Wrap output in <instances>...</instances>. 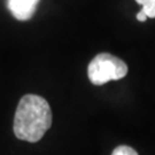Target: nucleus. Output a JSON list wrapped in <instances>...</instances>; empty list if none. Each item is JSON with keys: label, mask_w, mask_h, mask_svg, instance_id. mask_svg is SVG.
<instances>
[{"label": "nucleus", "mask_w": 155, "mask_h": 155, "mask_svg": "<svg viewBox=\"0 0 155 155\" xmlns=\"http://www.w3.org/2000/svg\"><path fill=\"white\" fill-rule=\"evenodd\" d=\"M48 102L36 94H25L20 100L14 117V133L20 140L37 143L52 125Z\"/></svg>", "instance_id": "obj_1"}, {"label": "nucleus", "mask_w": 155, "mask_h": 155, "mask_svg": "<svg viewBox=\"0 0 155 155\" xmlns=\"http://www.w3.org/2000/svg\"><path fill=\"white\" fill-rule=\"evenodd\" d=\"M127 74V63L109 53L98 54L87 67V76L94 85H104L109 81H118L125 77Z\"/></svg>", "instance_id": "obj_2"}, {"label": "nucleus", "mask_w": 155, "mask_h": 155, "mask_svg": "<svg viewBox=\"0 0 155 155\" xmlns=\"http://www.w3.org/2000/svg\"><path fill=\"white\" fill-rule=\"evenodd\" d=\"M39 0H8L7 5L12 15L18 21H28L36 13Z\"/></svg>", "instance_id": "obj_3"}, {"label": "nucleus", "mask_w": 155, "mask_h": 155, "mask_svg": "<svg viewBox=\"0 0 155 155\" xmlns=\"http://www.w3.org/2000/svg\"><path fill=\"white\" fill-rule=\"evenodd\" d=\"M138 4L143 6L141 11L150 18L155 17V0H136Z\"/></svg>", "instance_id": "obj_4"}, {"label": "nucleus", "mask_w": 155, "mask_h": 155, "mask_svg": "<svg viewBox=\"0 0 155 155\" xmlns=\"http://www.w3.org/2000/svg\"><path fill=\"white\" fill-rule=\"evenodd\" d=\"M111 155H138V153L131 147L122 145V146H118L113 150Z\"/></svg>", "instance_id": "obj_5"}, {"label": "nucleus", "mask_w": 155, "mask_h": 155, "mask_svg": "<svg viewBox=\"0 0 155 155\" xmlns=\"http://www.w3.org/2000/svg\"><path fill=\"white\" fill-rule=\"evenodd\" d=\"M147 18H148V16H147L143 11H140L138 14H137V20H138L139 22H145Z\"/></svg>", "instance_id": "obj_6"}]
</instances>
